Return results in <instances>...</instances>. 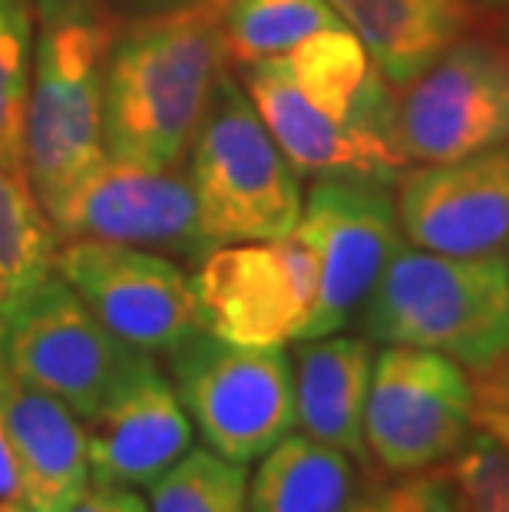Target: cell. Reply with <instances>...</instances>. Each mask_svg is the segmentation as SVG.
Instances as JSON below:
<instances>
[{"label":"cell","mask_w":509,"mask_h":512,"mask_svg":"<svg viewBox=\"0 0 509 512\" xmlns=\"http://www.w3.org/2000/svg\"><path fill=\"white\" fill-rule=\"evenodd\" d=\"M361 493V473L348 453L308 433L275 443L248 483L252 512H348Z\"/></svg>","instance_id":"obj_19"},{"label":"cell","mask_w":509,"mask_h":512,"mask_svg":"<svg viewBox=\"0 0 509 512\" xmlns=\"http://www.w3.org/2000/svg\"><path fill=\"white\" fill-rule=\"evenodd\" d=\"M0 403L27 512H67L93 486L86 427L67 403L24 384L0 361Z\"/></svg>","instance_id":"obj_16"},{"label":"cell","mask_w":509,"mask_h":512,"mask_svg":"<svg viewBox=\"0 0 509 512\" xmlns=\"http://www.w3.org/2000/svg\"><path fill=\"white\" fill-rule=\"evenodd\" d=\"M238 83L262 116L268 133L285 152L298 176H381L397 179L407 162L394 149L374 146L334 123L328 113L308 103L291 83L281 57L238 67Z\"/></svg>","instance_id":"obj_15"},{"label":"cell","mask_w":509,"mask_h":512,"mask_svg":"<svg viewBox=\"0 0 509 512\" xmlns=\"http://www.w3.org/2000/svg\"><path fill=\"white\" fill-rule=\"evenodd\" d=\"M483 7H493V10H509V0H480Z\"/></svg>","instance_id":"obj_30"},{"label":"cell","mask_w":509,"mask_h":512,"mask_svg":"<svg viewBox=\"0 0 509 512\" xmlns=\"http://www.w3.org/2000/svg\"><path fill=\"white\" fill-rule=\"evenodd\" d=\"M400 232L440 255L500 252L509 238V143L397 176Z\"/></svg>","instance_id":"obj_13"},{"label":"cell","mask_w":509,"mask_h":512,"mask_svg":"<svg viewBox=\"0 0 509 512\" xmlns=\"http://www.w3.org/2000/svg\"><path fill=\"white\" fill-rule=\"evenodd\" d=\"M443 466L467 512H509V450L493 433L473 427L470 440Z\"/></svg>","instance_id":"obj_24"},{"label":"cell","mask_w":509,"mask_h":512,"mask_svg":"<svg viewBox=\"0 0 509 512\" xmlns=\"http://www.w3.org/2000/svg\"><path fill=\"white\" fill-rule=\"evenodd\" d=\"M90 479L100 486H153L192 450V420L156 364L86 420Z\"/></svg>","instance_id":"obj_14"},{"label":"cell","mask_w":509,"mask_h":512,"mask_svg":"<svg viewBox=\"0 0 509 512\" xmlns=\"http://www.w3.org/2000/svg\"><path fill=\"white\" fill-rule=\"evenodd\" d=\"M149 512H252L245 463H232L209 446L189 450L149 486Z\"/></svg>","instance_id":"obj_23"},{"label":"cell","mask_w":509,"mask_h":512,"mask_svg":"<svg viewBox=\"0 0 509 512\" xmlns=\"http://www.w3.org/2000/svg\"><path fill=\"white\" fill-rule=\"evenodd\" d=\"M328 4L341 24L364 43L394 90L414 83L473 24V7L467 0H328Z\"/></svg>","instance_id":"obj_18"},{"label":"cell","mask_w":509,"mask_h":512,"mask_svg":"<svg viewBox=\"0 0 509 512\" xmlns=\"http://www.w3.org/2000/svg\"><path fill=\"white\" fill-rule=\"evenodd\" d=\"M348 512H467L447 466L410 473L397 483L367 486L354 496Z\"/></svg>","instance_id":"obj_25"},{"label":"cell","mask_w":509,"mask_h":512,"mask_svg":"<svg viewBox=\"0 0 509 512\" xmlns=\"http://www.w3.org/2000/svg\"><path fill=\"white\" fill-rule=\"evenodd\" d=\"M67 512H149L143 496L129 486H100L93 483Z\"/></svg>","instance_id":"obj_26"},{"label":"cell","mask_w":509,"mask_h":512,"mask_svg":"<svg viewBox=\"0 0 509 512\" xmlns=\"http://www.w3.org/2000/svg\"><path fill=\"white\" fill-rule=\"evenodd\" d=\"M189 179L212 248L275 242L301 219L298 169L278 149L232 67L219 73L192 136Z\"/></svg>","instance_id":"obj_4"},{"label":"cell","mask_w":509,"mask_h":512,"mask_svg":"<svg viewBox=\"0 0 509 512\" xmlns=\"http://www.w3.org/2000/svg\"><path fill=\"white\" fill-rule=\"evenodd\" d=\"M506 265H509V258H506Z\"/></svg>","instance_id":"obj_32"},{"label":"cell","mask_w":509,"mask_h":512,"mask_svg":"<svg viewBox=\"0 0 509 512\" xmlns=\"http://www.w3.org/2000/svg\"><path fill=\"white\" fill-rule=\"evenodd\" d=\"M0 512H27L24 503H0Z\"/></svg>","instance_id":"obj_31"},{"label":"cell","mask_w":509,"mask_h":512,"mask_svg":"<svg viewBox=\"0 0 509 512\" xmlns=\"http://www.w3.org/2000/svg\"><path fill=\"white\" fill-rule=\"evenodd\" d=\"M357 321L367 341L424 347L480 374L509 354L506 255L400 248Z\"/></svg>","instance_id":"obj_3"},{"label":"cell","mask_w":509,"mask_h":512,"mask_svg":"<svg viewBox=\"0 0 509 512\" xmlns=\"http://www.w3.org/2000/svg\"><path fill=\"white\" fill-rule=\"evenodd\" d=\"M374 357L367 337L344 334L308 337L295 347V423L311 440L348 453L361 470H371L364 407Z\"/></svg>","instance_id":"obj_17"},{"label":"cell","mask_w":509,"mask_h":512,"mask_svg":"<svg viewBox=\"0 0 509 512\" xmlns=\"http://www.w3.org/2000/svg\"><path fill=\"white\" fill-rule=\"evenodd\" d=\"M169 370L192 427L225 460H262L295 427V367L281 347L199 331L169 354Z\"/></svg>","instance_id":"obj_6"},{"label":"cell","mask_w":509,"mask_h":512,"mask_svg":"<svg viewBox=\"0 0 509 512\" xmlns=\"http://www.w3.org/2000/svg\"><path fill=\"white\" fill-rule=\"evenodd\" d=\"M473 390H476V403H480V407L509 413V354L503 361H496L493 367L480 370L473 380Z\"/></svg>","instance_id":"obj_27"},{"label":"cell","mask_w":509,"mask_h":512,"mask_svg":"<svg viewBox=\"0 0 509 512\" xmlns=\"http://www.w3.org/2000/svg\"><path fill=\"white\" fill-rule=\"evenodd\" d=\"M225 67L212 0H189L116 30L103 73L106 156L143 169L182 166Z\"/></svg>","instance_id":"obj_1"},{"label":"cell","mask_w":509,"mask_h":512,"mask_svg":"<svg viewBox=\"0 0 509 512\" xmlns=\"http://www.w3.org/2000/svg\"><path fill=\"white\" fill-rule=\"evenodd\" d=\"M40 209L60 242H116L192 265L215 252L202 232L196 189L182 166L143 169L103 156Z\"/></svg>","instance_id":"obj_10"},{"label":"cell","mask_w":509,"mask_h":512,"mask_svg":"<svg viewBox=\"0 0 509 512\" xmlns=\"http://www.w3.org/2000/svg\"><path fill=\"white\" fill-rule=\"evenodd\" d=\"M60 238L30 185L0 172V324L47 275Z\"/></svg>","instance_id":"obj_21"},{"label":"cell","mask_w":509,"mask_h":512,"mask_svg":"<svg viewBox=\"0 0 509 512\" xmlns=\"http://www.w3.org/2000/svg\"><path fill=\"white\" fill-rule=\"evenodd\" d=\"M34 67V0H0V172L27 182L24 126Z\"/></svg>","instance_id":"obj_22"},{"label":"cell","mask_w":509,"mask_h":512,"mask_svg":"<svg viewBox=\"0 0 509 512\" xmlns=\"http://www.w3.org/2000/svg\"><path fill=\"white\" fill-rule=\"evenodd\" d=\"M113 37L106 0H34L24 156L40 205L106 156L103 73Z\"/></svg>","instance_id":"obj_2"},{"label":"cell","mask_w":509,"mask_h":512,"mask_svg":"<svg viewBox=\"0 0 509 512\" xmlns=\"http://www.w3.org/2000/svg\"><path fill=\"white\" fill-rule=\"evenodd\" d=\"M0 361L17 380L90 420L153 367V354L116 337L67 281L47 275L0 324Z\"/></svg>","instance_id":"obj_5"},{"label":"cell","mask_w":509,"mask_h":512,"mask_svg":"<svg viewBox=\"0 0 509 512\" xmlns=\"http://www.w3.org/2000/svg\"><path fill=\"white\" fill-rule=\"evenodd\" d=\"M192 291L205 331L245 347L298 341L318 294L308 242L295 228L275 242L222 245L199 261Z\"/></svg>","instance_id":"obj_11"},{"label":"cell","mask_w":509,"mask_h":512,"mask_svg":"<svg viewBox=\"0 0 509 512\" xmlns=\"http://www.w3.org/2000/svg\"><path fill=\"white\" fill-rule=\"evenodd\" d=\"M60 275L116 337L146 354H172L205 331L192 278L166 255L116 242H63L53 252Z\"/></svg>","instance_id":"obj_12"},{"label":"cell","mask_w":509,"mask_h":512,"mask_svg":"<svg viewBox=\"0 0 509 512\" xmlns=\"http://www.w3.org/2000/svg\"><path fill=\"white\" fill-rule=\"evenodd\" d=\"M394 143L437 166L509 143V43L460 37L394 96Z\"/></svg>","instance_id":"obj_9"},{"label":"cell","mask_w":509,"mask_h":512,"mask_svg":"<svg viewBox=\"0 0 509 512\" xmlns=\"http://www.w3.org/2000/svg\"><path fill=\"white\" fill-rule=\"evenodd\" d=\"M225 57L235 67L281 57L324 27L341 24L328 0H212Z\"/></svg>","instance_id":"obj_20"},{"label":"cell","mask_w":509,"mask_h":512,"mask_svg":"<svg viewBox=\"0 0 509 512\" xmlns=\"http://www.w3.org/2000/svg\"><path fill=\"white\" fill-rule=\"evenodd\" d=\"M0 503H20V473L4 420V403H0Z\"/></svg>","instance_id":"obj_28"},{"label":"cell","mask_w":509,"mask_h":512,"mask_svg":"<svg viewBox=\"0 0 509 512\" xmlns=\"http://www.w3.org/2000/svg\"><path fill=\"white\" fill-rule=\"evenodd\" d=\"M394 182L381 176H318L311 185L295 232L314 255L318 294L298 341L348 328L387 261L404 248Z\"/></svg>","instance_id":"obj_7"},{"label":"cell","mask_w":509,"mask_h":512,"mask_svg":"<svg viewBox=\"0 0 509 512\" xmlns=\"http://www.w3.org/2000/svg\"><path fill=\"white\" fill-rule=\"evenodd\" d=\"M473 423H476V427H483L486 433H493V437L500 440V443L506 446V450H509V413H506V410L480 407V403H476Z\"/></svg>","instance_id":"obj_29"},{"label":"cell","mask_w":509,"mask_h":512,"mask_svg":"<svg viewBox=\"0 0 509 512\" xmlns=\"http://www.w3.org/2000/svg\"><path fill=\"white\" fill-rule=\"evenodd\" d=\"M476 390L453 357L387 344L374 357L364 407V443L391 476L450 463L473 433Z\"/></svg>","instance_id":"obj_8"}]
</instances>
